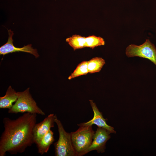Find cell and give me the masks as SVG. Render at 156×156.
I'll return each instance as SVG.
<instances>
[{
  "mask_svg": "<svg viewBox=\"0 0 156 156\" xmlns=\"http://www.w3.org/2000/svg\"><path fill=\"white\" fill-rule=\"evenodd\" d=\"M53 134V131L50 129L36 145L38 153L42 155L47 152L50 146L55 140Z\"/></svg>",
  "mask_w": 156,
  "mask_h": 156,
  "instance_id": "8fae6325",
  "label": "cell"
},
{
  "mask_svg": "<svg viewBox=\"0 0 156 156\" xmlns=\"http://www.w3.org/2000/svg\"><path fill=\"white\" fill-rule=\"evenodd\" d=\"M55 121L59 133L58 141L54 144L56 156H77L73 147L70 133L65 130L62 123L55 115Z\"/></svg>",
  "mask_w": 156,
  "mask_h": 156,
  "instance_id": "277c9868",
  "label": "cell"
},
{
  "mask_svg": "<svg viewBox=\"0 0 156 156\" xmlns=\"http://www.w3.org/2000/svg\"><path fill=\"white\" fill-rule=\"evenodd\" d=\"M55 115L51 114L48 115L42 121L36 123L33 130L34 143L37 144L43 137L54 127Z\"/></svg>",
  "mask_w": 156,
  "mask_h": 156,
  "instance_id": "ba28073f",
  "label": "cell"
},
{
  "mask_svg": "<svg viewBox=\"0 0 156 156\" xmlns=\"http://www.w3.org/2000/svg\"><path fill=\"white\" fill-rule=\"evenodd\" d=\"M88 73V61H84L79 64L76 68L68 77L69 80L82 75H86Z\"/></svg>",
  "mask_w": 156,
  "mask_h": 156,
  "instance_id": "9a60e30c",
  "label": "cell"
},
{
  "mask_svg": "<svg viewBox=\"0 0 156 156\" xmlns=\"http://www.w3.org/2000/svg\"><path fill=\"white\" fill-rule=\"evenodd\" d=\"M92 126H80L76 131L70 133L72 144L77 156L86 154L91 145L95 132Z\"/></svg>",
  "mask_w": 156,
  "mask_h": 156,
  "instance_id": "7a4b0ae2",
  "label": "cell"
},
{
  "mask_svg": "<svg viewBox=\"0 0 156 156\" xmlns=\"http://www.w3.org/2000/svg\"><path fill=\"white\" fill-rule=\"evenodd\" d=\"M89 101L94 112V116L91 120L88 122L80 123L77 124V125L79 127L92 125L93 124H94L97 125L98 127L106 129L111 133H116V131L114 130V127L107 124L106 119L104 118L102 113L99 110L95 103L92 100H89Z\"/></svg>",
  "mask_w": 156,
  "mask_h": 156,
  "instance_id": "9c48e42d",
  "label": "cell"
},
{
  "mask_svg": "<svg viewBox=\"0 0 156 156\" xmlns=\"http://www.w3.org/2000/svg\"><path fill=\"white\" fill-rule=\"evenodd\" d=\"M8 37L7 42L0 47V54L5 55V54L16 52H23L29 53L38 58L39 55L36 49L32 47L31 44L25 45L23 47L18 48L15 47L13 44L12 37L14 34L13 31L11 29L8 30Z\"/></svg>",
  "mask_w": 156,
  "mask_h": 156,
  "instance_id": "52a82bcc",
  "label": "cell"
},
{
  "mask_svg": "<svg viewBox=\"0 0 156 156\" xmlns=\"http://www.w3.org/2000/svg\"><path fill=\"white\" fill-rule=\"evenodd\" d=\"M105 44L104 39L101 37L93 35L86 37L85 47L93 49L96 47L104 45Z\"/></svg>",
  "mask_w": 156,
  "mask_h": 156,
  "instance_id": "5bb4252c",
  "label": "cell"
},
{
  "mask_svg": "<svg viewBox=\"0 0 156 156\" xmlns=\"http://www.w3.org/2000/svg\"><path fill=\"white\" fill-rule=\"evenodd\" d=\"M105 63V60L101 57L93 58L88 61V73L92 74L99 72Z\"/></svg>",
  "mask_w": 156,
  "mask_h": 156,
  "instance_id": "4fadbf2b",
  "label": "cell"
},
{
  "mask_svg": "<svg viewBox=\"0 0 156 156\" xmlns=\"http://www.w3.org/2000/svg\"><path fill=\"white\" fill-rule=\"evenodd\" d=\"M125 53L128 57L136 56L147 59L156 65V48L149 39L140 45H129L126 49Z\"/></svg>",
  "mask_w": 156,
  "mask_h": 156,
  "instance_id": "5b68a950",
  "label": "cell"
},
{
  "mask_svg": "<svg viewBox=\"0 0 156 156\" xmlns=\"http://www.w3.org/2000/svg\"><path fill=\"white\" fill-rule=\"evenodd\" d=\"M37 114L29 112L16 119H3L4 129L0 138V156L8 152L12 155L22 153L34 143L33 130L36 124Z\"/></svg>",
  "mask_w": 156,
  "mask_h": 156,
  "instance_id": "6da1fadb",
  "label": "cell"
},
{
  "mask_svg": "<svg viewBox=\"0 0 156 156\" xmlns=\"http://www.w3.org/2000/svg\"><path fill=\"white\" fill-rule=\"evenodd\" d=\"M66 41L74 51L85 47L86 37L80 35H73L66 38Z\"/></svg>",
  "mask_w": 156,
  "mask_h": 156,
  "instance_id": "7c38bea8",
  "label": "cell"
},
{
  "mask_svg": "<svg viewBox=\"0 0 156 156\" xmlns=\"http://www.w3.org/2000/svg\"><path fill=\"white\" fill-rule=\"evenodd\" d=\"M18 99L15 103L9 109L10 114L29 112L44 116L45 113L37 105L29 92V88L22 92H17Z\"/></svg>",
  "mask_w": 156,
  "mask_h": 156,
  "instance_id": "3957f363",
  "label": "cell"
},
{
  "mask_svg": "<svg viewBox=\"0 0 156 156\" xmlns=\"http://www.w3.org/2000/svg\"><path fill=\"white\" fill-rule=\"evenodd\" d=\"M111 133L106 129L98 127L94 133L92 142L86 154L93 150H96L98 153L104 152L106 143L111 138L109 135Z\"/></svg>",
  "mask_w": 156,
  "mask_h": 156,
  "instance_id": "8992f818",
  "label": "cell"
},
{
  "mask_svg": "<svg viewBox=\"0 0 156 156\" xmlns=\"http://www.w3.org/2000/svg\"><path fill=\"white\" fill-rule=\"evenodd\" d=\"M18 99L17 92L13 89L11 86L8 88L5 95L0 97V108H11L13 103L16 102Z\"/></svg>",
  "mask_w": 156,
  "mask_h": 156,
  "instance_id": "30bf717a",
  "label": "cell"
}]
</instances>
